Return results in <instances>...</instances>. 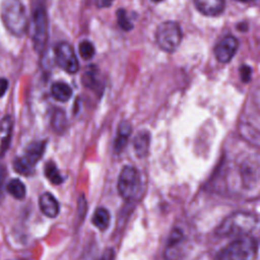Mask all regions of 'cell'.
I'll use <instances>...</instances> for the list:
<instances>
[{
	"label": "cell",
	"mask_w": 260,
	"mask_h": 260,
	"mask_svg": "<svg viewBox=\"0 0 260 260\" xmlns=\"http://www.w3.org/2000/svg\"><path fill=\"white\" fill-rule=\"evenodd\" d=\"M1 18L5 27L15 37H21L27 29L25 8L20 0H3Z\"/></svg>",
	"instance_id": "obj_1"
},
{
	"label": "cell",
	"mask_w": 260,
	"mask_h": 260,
	"mask_svg": "<svg viewBox=\"0 0 260 260\" xmlns=\"http://www.w3.org/2000/svg\"><path fill=\"white\" fill-rule=\"evenodd\" d=\"M257 252L258 245L254 238L249 235L240 236L222 248L215 260H255Z\"/></svg>",
	"instance_id": "obj_2"
},
{
	"label": "cell",
	"mask_w": 260,
	"mask_h": 260,
	"mask_svg": "<svg viewBox=\"0 0 260 260\" xmlns=\"http://www.w3.org/2000/svg\"><path fill=\"white\" fill-rule=\"evenodd\" d=\"M257 218L248 212H235L228 216L216 229L218 237H240L249 235L256 226Z\"/></svg>",
	"instance_id": "obj_3"
},
{
	"label": "cell",
	"mask_w": 260,
	"mask_h": 260,
	"mask_svg": "<svg viewBox=\"0 0 260 260\" xmlns=\"http://www.w3.org/2000/svg\"><path fill=\"white\" fill-rule=\"evenodd\" d=\"M31 40L37 52L42 53L46 48L49 37V21L44 5L37 4L31 10Z\"/></svg>",
	"instance_id": "obj_4"
},
{
	"label": "cell",
	"mask_w": 260,
	"mask_h": 260,
	"mask_svg": "<svg viewBox=\"0 0 260 260\" xmlns=\"http://www.w3.org/2000/svg\"><path fill=\"white\" fill-rule=\"evenodd\" d=\"M46 141H34L30 142L24 149V153L21 156H17L13 160V169L20 175L28 176L32 173L35 166L42 158L45 149Z\"/></svg>",
	"instance_id": "obj_5"
},
{
	"label": "cell",
	"mask_w": 260,
	"mask_h": 260,
	"mask_svg": "<svg viewBox=\"0 0 260 260\" xmlns=\"http://www.w3.org/2000/svg\"><path fill=\"white\" fill-rule=\"evenodd\" d=\"M183 34L180 25L175 21L161 22L155 31L157 46L167 53L175 52L181 44Z\"/></svg>",
	"instance_id": "obj_6"
},
{
	"label": "cell",
	"mask_w": 260,
	"mask_h": 260,
	"mask_svg": "<svg viewBox=\"0 0 260 260\" xmlns=\"http://www.w3.org/2000/svg\"><path fill=\"white\" fill-rule=\"evenodd\" d=\"M119 194L125 200H133L140 188V176L138 171L131 166H125L118 179Z\"/></svg>",
	"instance_id": "obj_7"
},
{
	"label": "cell",
	"mask_w": 260,
	"mask_h": 260,
	"mask_svg": "<svg viewBox=\"0 0 260 260\" xmlns=\"http://www.w3.org/2000/svg\"><path fill=\"white\" fill-rule=\"evenodd\" d=\"M55 58L58 66L67 73H76L79 69L78 60L73 48L66 42H60L55 47Z\"/></svg>",
	"instance_id": "obj_8"
},
{
	"label": "cell",
	"mask_w": 260,
	"mask_h": 260,
	"mask_svg": "<svg viewBox=\"0 0 260 260\" xmlns=\"http://www.w3.org/2000/svg\"><path fill=\"white\" fill-rule=\"evenodd\" d=\"M239 47V42L234 36L223 37L214 48V55L221 63H228L235 56Z\"/></svg>",
	"instance_id": "obj_9"
},
{
	"label": "cell",
	"mask_w": 260,
	"mask_h": 260,
	"mask_svg": "<svg viewBox=\"0 0 260 260\" xmlns=\"http://www.w3.org/2000/svg\"><path fill=\"white\" fill-rule=\"evenodd\" d=\"M195 6L202 14L217 16L224 10V0H194Z\"/></svg>",
	"instance_id": "obj_10"
},
{
	"label": "cell",
	"mask_w": 260,
	"mask_h": 260,
	"mask_svg": "<svg viewBox=\"0 0 260 260\" xmlns=\"http://www.w3.org/2000/svg\"><path fill=\"white\" fill-rule=\"evenodd\" d=\"M39 206L41 211L48 217L54 218L59 213V203L57 199L49 192L43 193L39 198Z\"/></svg>",
	"instance_id": "obj_11"
},
{
	"label": "cell",
	"mask_w": 260,
	"mask_h": 260,
	"mask_svg": "<svg viewBox=\"0 0 260 260\" xmlns=\"http://www.w3.org/2000/svg\"><path fill=\"white\" fill-rule=\"evenodd\" d=\"M183 242V234L180 230L175 229L171 234L166 248V260H179L180 245Z\"/></svg>",
	"instance_id": "obj_12"
},
{
	"label": "cell",
	"mask_w": 260,
	"mask_h": 260,
	"mask_svg": "<svg viewBox=\"0 0 260 260\" xmlns=\"http://www.w3.org/2000/svg\"><path fill=\"white\" fill-rule=\"evenodd\" d=\"M241 170L245 185L248 187L255 185L256 181L259 179V164L256 160L247 159L243 162Z\"/></svg>",
	"instance_id": "obj_13"
},
{
	"label": "cell",
	"mask_w": 260,
	"mask_h": 260,
	"mask_svg": "<svg viewBox=\"0 0 260 260\" xmlns=\"http://www.w3.org/2000/svg\"><path fill=\"white\" fill-rule=\"evenodd\" d=\"M130 134H131V124L126 120L122 121L118 126L117 136L114 143L115 152L120 153L124 149V147L128 142Z\"/></svg>",
	"instance_id": "obj_14"
},
{
	"label": "cell",
	"mask_w": 260,
	"mask_h": 260,
	"mask_svg": "<svg viewBox=\"0 0 260 260\" xmlns=\"http://www.w3.org/2000/svg\"><path fill=\"white\" fill-rule=\"evenodd\" d=\"M12 126H13V121L10 116H5L0 121V132L3 133V136L1 138V144H0V155H4L6 150L9 148L11 134H12Z\"/></svg>",
	"instance_id": "obj_15"
},
{
	"label": "cell",
	"mask_w": 260,
	"mask_h": 260,
	"mask_svg": "<svg viewBox=\"0 0 260 260\" xmlns=\"http://www.w3.org/2000/svg\"><path fill=\"white\" fill-rule=\"evenodd\" d=\"M149 143H150V134L147 131L141 130L137 132L133 140V147L138 157H144L147 155L149 150Z\"/></svg>",
	"instance_id": "obj_16"
},
{
	"label": "cell",
	"mask_w": 260,
	"mask_h": 260,
	"mask_svg": "<svg viewBox=\"0 0 260 260\" xmlns=\"http://www.w3.org/2000/svg\"><path fill=\"white\" fill-rule=\"evenodd\" d=\"M51 94L55 100L64 103L71 98L72 89L67 83L62 81H57V82H54L51 86Z\"/></svg>",
	"instance_id": "obj_17"
},
{
	"label": "cell",
	"mask_w": 260,
	"mask_h": 260,
	"mask_svg": "<svg viewBox=\"0 0 260 260\" xmlns=\"http://www.w3.org/2000/svg\"><path fill=\"white\" fill-rule=\"evenodd\" d=\"M110 213L105 207H98L92 215V223L101 231H105L110 224Z\"/></svg>",
	"instance_id": "obj_18"
},
{
	"label": "cell",
	"mask_w": 260,
	"mask_h": 260,
	"mask_svg": "<svg viewBox=\"0 0 260 260\" xmlns=\"http://www.w3.org/2000/svg\"><path fill=\"white\" fill-rule=\"evenodd\" d=\"M6 190L15 199L24 198L26 193L25 186L19 179H11L6 186Z\"/></svg>",
	"instance_id": "obj_19"
},
{
	"label": "cell",
	"mask_w": 260,
	"mask_h": 260,
	"mask_svg": "<svg viewBox=\"0 0 260 260\" xmlns=\"http://www.w3.org/2000/svg\"><path fill=\"white\" fill-rule=\"evenodd\" d=\"M44 173L46 178L54 185H60L63 183L64 179L61 176L57 166L53 162V161H48L45 165V169H44Z\"/></svg>",
	"instance_id": "obj_20"
},
{
	"label": "cell",
	"mask_w": 260,
	"mask_h": 260,
	"mask_svg": "<svg viewBox=\"0 0 260 260\" xmlns=\"http://www.w3.org/2000/svg\"><path fill=\"white\" fill-rule=\"evenodd\" d=\"M66 125H67V121H66L65 113L62 110L57 109L52 116V126L54 130L58 133H61L65 130Z\"/></svg>",
	"instance_id": "obj_21"
},
{
	"label": "cell",
	"mask_w": 260,
	"mask_h": 260,
	"mask_svg": "<svg viewBox=\"0 0 260 260\" xmlns=\"http://www.w3.org/2000/svg\"><path fill=\"white\" fill-rule=\"evenodd\" d=\"M94 47L91 42L84 40L79 44V54L82 59L90 60L94 56Z\"/></svg>",
	"instance_id": "obj_22"
},
{
	"label": "cell",
	"mask_w": 260,
	"mask_h": 260,
	"mask_svg": "<svg viewBox=\"0 0 260 260\" xmlns=\"http://www.w3.org/2000/svg\"><path fill=\"white\" fill-rule=\"evenodd\" d=\"M117 21L119 26L124 30H130L133 27L132 22L129 20L127 13L124 9L117 10Z\"/></svg>",
	"instance_id": "obj_23"
},
{
	"label": "cell",
	"mask_w": 260,
	"mask_h": 260,
	"mask_svg": "<svg viewBox=\"0 0 260 260\" xmlns=\"http://www.w3.org/2000/svg\"><path fill=\"white\" fill-rule=\"evenodd\" d=\"M82 83L84 84V86L89 87V88H94L98 84V74H96V70L90 69L87 70L82 77Z\"/></svg>",
	"instance_id": "obj_24"
},
{
	"label": "cell",
	"mask_w": 260,
	"mask_h": 260,
	"mask_svg": "<svg viewBox=\"0 0 260 260\" xmlns=\"http://www.w3.org/2000/svg\"><path fill=\"white\" fill-rule=\"evenodd\" d=\"M85 213H86V200H85L84 196L81 195L78 200V217H79V219L80 218L82 219L84 217Z\"/></svg>",
	"instance_id": "obj_25"
},
{
	"label": "cell",
	"mask_w": 260,
	"mask_h": 260,
	"mask_svg": "<svg viewBox=\"0 0 260 260\" xmlns=\"http://www.w3.org/2000/svg\"><path fill=\"white\" fill-rule=\"evenodd\" d=\"M240 72H241V78L244 82H248L250 81L251 79V73H252V70L249 66L247 65H244L241 67L240 69Z\"/></svg>",
	"instance_id": "obj_26"
},
{
	"label": "cell",
	"mask_w": 260,
	"mask_h": 260,
	"mask_svg": "<svg viewBox=\"0 0 260 260\" xmlns=\"http://www.w3.org/2000/svg\"><path fill=\"white\" fill-rule=\"evenodd\" d=\"M6 178V169L3 166H0V203L3 200V187H4V181Z\"/></svg>",
	"instance_id": "obj_27"
},
{
	"label": "cell",
	"mask_w": 260,
	"mask_h": 260,
	"mask_svg": "<svg viewBox=\"0 0 260 260\" xmlns=\"http://www.w3.org/2000/svg\"><path fill=\"white\" fill-rule=\"evenodd\" d=\"M114 259H115V252L112 248H109L103 253V255L99 260H114Z\"/></svg>",
	"instance_id": "obj_28"
},
{
	"label": "cell",
	"mask_w": 260,
	"mask_h": 260,
	"mask_svg": "<svg viewBox=\"0 0 260 260\" xmlns=\"http://www.w3.org/2000/svg\"><path fill=\"white\" fill-rule=\"evenodd\" d=\"M8 89V80L6 78H0V98L5 94Z\"/></svg>",
	"instance_id": "obj_29"
},
{
	"label": "cell",
	"mask_w": 260,
	"mask_h": 260,
	"mask_svg": "<svg viewBox=\"0 0 260 260\" xmlns=\"http://www.w3.org/2000/svg\"><path fill=\"white\" fill-rule=\"evenodd\" d=\"M113 1L114 0H101L98 5H99V7H108L112 4Z\"/></svg>",
	"instance_id": "obj_30"
},
{
	"label": "cell",
	"mask_w": 260,
	"mask_h": 260,
	"mask_svg": "<svg viewBox=\"0 0 260 260\" xmlns=\"http://www.w3.org/2000/svg\"><path fill=\"white\" fill-rule=\"evenodd\" d=\"M237 1H240V2H244V3H247V2H251L253 0H237Z\"/></svg>",
	"instance_id": "obj_31"
},
{
	"label": "cell",
	"mask_w": 260,
	"mask_h": 260,
	"mask_svg": "<svg viewBox=\"0 0 260 260\" xmlns=\"http://www.w3.org/2000/svg\"><path fill=\"white\" fill-rule=\"evenodd\" d=\"M152 2H154V3H157V2H160V1H162V0H151Z\"/></svg>",
	"instance_id": "obj_32"
}]
</instances>
